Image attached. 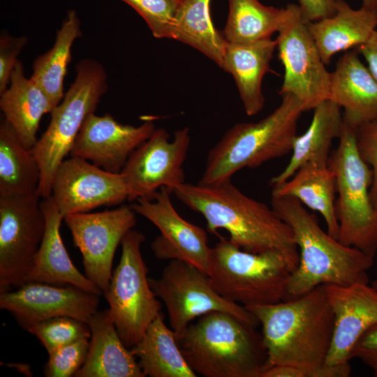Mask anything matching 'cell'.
Segmentation results:
<instances>
[{
	"mask_svg": "<svg viewBox=\"0 0 377 377\" xmlns=\"http://www.w3.org/2000/svg\"><path fill=\"white\" fill-rule=\"evenodd\" d=\"M131 351L138 358L145 376H197L184 357L175 333L165 324L162 313L148 326L142 339Z\"/></svg>",
	"mask_w": 377,
	"mask_h": 377,
	"instance_id": "cell-28",
	"label": "cell"
},
{
	"mask_svg": "<svg viewBox=\"0 0 377 377\" xmlns=\"http://www.w3.org/2000/svg\"><path fill=\"white\" fill-rule=\"evenodd\" d=\"M0 107L23 145L32 149L43 116L55 107L45 91L31 78L25 77L18 60L12 72L10 86L1 94Z\"/></svg>",
	"mask_w": 377,
	"mask_h": 377,
	"instance_id": "cell-25",
	"label": "cell"
},
{
	"mask_svg": "<svg viewBox=\"0 0 377 377\" xmlns=\"http://www.w3.org/2000/svg\"><path fill=\"white\" fill-rule=\"evenodd\" d=\"M343 126V112L334 102L327 99L313 109V115L306 131L293 141L292 156L285 168L270 180L271 185L280 184L290 179L304 164L312 162L328 165L332 142L339 138Z\"/></svg>",
	"mask_w": 377,
	"mask_h": 377,
	"instance_id": "cell-26",
	"label": "cell"
},
{
	"mask_svg": "<svg viewBox=\"0 0 377 377\" xmlns=\"http://www.w3.org/2000/svg\"><path fill=\"white\" fill-rule=\"evenodd\" d=\"M334 314V327L326 364H349L360 337L377 323V289L369 283L324 285Z\"/></svg>",
	"mask_w": 377,
	"mask_h": 377,
	"instance_id": "cell-19",
	"label": "cell"
},
{
	"mask_svg": "<svg viewBox=\"0 0 377 377\" xmlns=\"http://www.w3.org/2000/svg\"><path fill=\"white\" fill-rule=\"evenodd\" d=\"M291 273L277 251L248 252L224 237L211 248L208 275L214 288L244 307L283 301Z\"/></svg>",
	"mask_w": 377,
	"mask_h": 377,
	"instance_id": "cell-6",
	"label": "cell"
},
{
	"mask_svg": "<svg viewBox=\"0 0 377 377\" xmlns=\"http://www.w3.org/2000/svg\"><path fill=\"white\" fill-rule=\"evenodd\" d=\"M276 40L271 38L247 43H227L223 71L233 77L244 112L251 117L265 105L262 83L269 66Z\"/></svg>",
	"mask_w": 377,
	"mask_h": 377,
	"instance_id": "cell-23",
	"label": "cell"
},
{
	"mask_svg": "<svg viewBox=\"0 0 377 377\" xmlns=\"http://www.w3.org/2000/svg\"><path fill=\"white\" fill-rule=\"evenodd\" d=\"M355 50L364 59L367 66L377 80V29L364 43Z\"/></svg>",
	"mask_w": 377,
	"mask_h": 377,
	"instance_id": "cell-40",
	"label": "cell"
},
{
	"mask_svg": "<svg viewBox=\"0 0 377 377\" xmlns=\"http://www.w3.org/2000/svg\"><path fill=\"white\" fill-rule=\"evenodd\" d=\"M149 281L166 306L170 328L176 337L195 318L212 311L231 313L255 327L259 324L246 307L219 295L209 275L188 263L171 260L159 278H149Z\"/></svg>",
	"mask_w": 377,
	"mask_h": 377,
	"instance_id": "cell-10",
	"label": "cell"
},
{
	"mask_svg": "<svg viewBox=\"0 0 377 377\" xmlns=\"http://www.w3.org/2000/svg\"><path fill=\"white\" fill-rule=\"evenodd\" d=\"M226 312L212 311L177 337L187 364L205 377H260L269 367L262 334Z\"/></svg>",
	"mask_w": 377,
	"mask_h": 377,
	"instance_id": "cell-4",
	"label": "cell"
},
{
	"mask_svg": "<svg viewBox=\"0 0 377 377\" xmlns=\"http://www.w3.org/2000/svg\"><path fill=\"white\" fill-rule=\"evenodd\" d=\"M355 130L343 121L339 145L328 161L338 193L335 200L339 228L337 239L374 258L377 253V209L370 198L372 172L357 150Z\"/></svg>",
	"mask_w": 377,
	"mask_h": 377,
	"instance_id": "cell-7",
	"label": "cell"
},
{
	"mask_svg": "<svg viewBox=\"0 0 377 377\" xmlns=\"http://www.w3.org/2000/svg\"><path fill=\"white\" fill-rule=\"evenodd\" d=\"M260 377H306L300 369L286 364L271 366L265 369Z\"/></svg>",
	"mask_w": 377,
	"mask_h": 377,
	"instance_id": "cell-41",
	"label": "cell"
},
{
	"mask_svg": "<svg viewBox=\"0 0 377 377\" xmlns=\"http://www.w3.org/2000/svg\"><path fill=\"white\" fill-rule=\"evenodd\" d=\"M246 308L262 326L269 367L293 366L302 370L306 377L350 375V364H326L334 314L324 285L295 299Z\"/></svg>",
	"mask_w": 377,
	"mask_h": 377,
	"instance_id": "cell-1",
	"label": "cell"
},
{
	"mask_svg": "<svg viewBox=\"0 0 377 377\" xmlns=\"http://www.w3.org/2000/svg\"><path fill=\"white\" fill-rule=\"evenodd\" d=\"M211 0H180L173 39L202 53L223 69L227 42L214 27Z\"/></svg>",
	"mask_w": 377,
	"mask_h": 377,
	"instance_id": "cell-30",
	"label": "cell"
},
{
	"mask_svg": "<svg viewBox=\"0 0 377 377\" xmlns=\"http://www.w3.org/2000/svg\"><path fill=\"white\" fill-rule=\"evenodd\" d=\"M362 7L377 12V0H362Z\"/></svg>",
	"mask_w": 377,
	"mask_h": 377,
	"instance_id": "cell-42",
	"label": "cell"
},
{
	"mask_svg": "<svg viewBox=\"0 0 377 377\" xmlns=\"http://www.w3.org/2000/svg\"><path fill=\"white\" fill-rule=\"evenodd\" d=\"M145 21L157 38L173 39L180 0H121Z\"/></svg>",
	"mask_w": 377,
	"mask_h": 377,
	"instance_id": "cell-34",
	"label": "cell"
},
{
	"mask_svg": "<svg viewBox=\"0 0 377 377\" xmlns=\"http://www.w3.org/2000/svg\"><path fill=\"white\" fill-rule=\"evenodd\" d=\"M171 194L165 187H162L152 200L138 198L131 207L159 230L160 235L151 244L157 258L182 260L208 274L211 247L207 232L179 215L172 204Z\"/></svg>",
	"mask_w": 377,
	"mask_h": 377,
	"instance_id": "cell-16",
	"label": "cell"
},
{
	"mask_svg": "<svg viewBox=\"0 0 377 377\" xmlns=\"http://www.w3.org/2000/svg\"><path fill=\"white\" fill-rule=\"evenodd\" d=\"M171 193L205 218L209 232L218 235L223 229L240 249L256 253L277 251L292 272L297 267L299 249L290 226L272 207L244 194L231 179L209 185L184 182Z\"/></svg>",
	"mask_w": 377,
	"mask_h": 377,
	"instance_id": "cell-2",
	"label": "cell"
},
{
	"mask_svg": "<svg viewBox=\"0 0 377 377\" xmlns=\"http://www.w3.org/2000/svg\"><path fill=\"white\" fill-rule=\"evenodd\" d=\"M39 198L0 197V293L27 283L34 266L46 224Z\"/></svg>",
	"mask_w": 377,
	"mask_h": 377,
	"instance_id": "cell-12",
	"label": "cell"
},
{
	"mask_svg": "<svg viewBox=\"0 0 377 377\" xmlns=\"http://www.w3.org/2000/svg\"><path fill=\"white\" fill-rule=\"evenodd\" d=\"M40 182V168L31 149L4 119L0 126V197L38 194Z\"/></svg>",
	"mask_w": 377,
	"mask_h": 377,
	"instance_id": "cell-29",
	"label": "cell"
},
{
	"mask_svg": "<svg viewBox=\"0 0 377 377\" xmlns=\"http://www.w3.org/2000/svg\"><path fill=\"white\" fill-rule=\"evenodd\" d=\"M328 99L343 110V121L355 128L377 119V80L356 50L337 61L330 75Z\"/></svg>",
	"mask_w": 377,
	"mask_h": 377,
	"instance_id": "cell-20",
	"label": "cell"
},
{
	"mask_svg": "<svg viewBox=\"0 0 377 377\" xmlns=\"http://www.w3.org/2000/svg\"><path fill=\"white\" fill-rule=\"evenodd\" d=\"M156 129L153 119L138 126L122 124L110 114L91 113L86 118L70 151L112 173H120L132 152Z\"/></svg>",
	"mask_w": 377,
	"mask_h": 377,
	"instance_id": "cell-18",
	"label": "cell"
},
{
	"mask_svg": "<svg viewBox=\"0 0 377 377\" xmlns=\"http://www.w3.org/2000/svg\"><path fill=\"white\" fill-rule=\"evenodd\" d=\"M89 338H82L48 353L44 373L47 377L74 376L87 357Z\"/></svg>",
	"mask_w": 377,
	"mask_h": 377,
	"instance_id": "cell-35",
	"label": "cell"
},
{
	"mask_svg": "<svg viewBox=\"0 0 377 377\" xmlns=\"http://www.w3.org/2000/svg\"><path fill=\"white\" fill-rule=\"evenodd\" d=\"M272 187V195L296 198L304 206L319 212L326 223L327 232L338 239L339 228L335 213L336 179L328 165L306 163L287 181Z\"/></svg>",
	"mask_w": 377,
	"mask_h": 377,
	"instance_id": "cell-27",
	"label": "cell"
},
{
	"mask_svg": "<svg viewBox=\"0 0 377 377\" xmlns=\"http://www.w3.org/2000/svg\"><path fill=\"white\" fill-rule=\"evenodd\" d=\"M50 198L64 218L121 204L128 200V189L121 173L110 172L85 159L71 156L55 172Z\"/></svg>",
	"mask_w": 377,
	"mask_h": 377,
	"instance_id": "cell-15",
	"label": "cell"
},
{
	"mask_svg": "<svg viewBox=\"0 0 377 377\" xmlns=\"http://www.w3.org/2000/svg\"><path fill=\"white\" fill-rule=\"evenodd\" d=\"M42 200L40 207L45 217V230L27 283L71 285L103 295L102 291L73 265L60 234L63 216L50 197Z\"/></svg>",
	"mask_w": 377,
	"mask_h": 377,
	"instance_id": "cell-21",
	"label": "cell"
},
{
	"mask_svg": "<svg viewBox=\"0 0 377 377\" xmlns=\"http://www.w3.org/2000/svg\"><path fill=\"white\" fill-rule=\"evenodd\" d=\"M358 358L377 376V323L370 327L353 347L350 359Z\"/></svg>",
	"mask_w": 377,
	"mask_h": 377,
	"instance_id": "cell-38",
	"label": "cell"
},
{
	"mask_svg": "<svg viewBox=\"0 0 377 377\" xmlns=\"http://www.w3.org/2000/svg\"><path fill=\"white\" fill-rule=\"evenodd\" d=\"M276 38L278 56L284 68L280 95L292 94L304 111L313 110L328 99L330 75L298 5L286 7Z\"/></svg>",
	"mask_w": 377,
	"mask_h": 377,
	"instance_id": "cell-11",
	"label": "cell"
},
{
	"mask_svg": "<svg viewBox=\"0 0 377 377\" xmlns=\"http://www.w3.org/2000/svg\"><path fill=\"white\" fill-rule=\"evenodd\" d=\"M76 77L51 113L50 124L31 149L40 168L38 195H51L55 172L68 154L86 118L94 113L107 91V75L98 62L84 59L75 67Z\"/></svg>",
	"mask_w": 377,
	"mask_h": 377,
	"instance_id": "cell-8",
	"label": "cell"
},
{
	"mask_svg": "<svg viewBox=\"0 0 377 377\" xmlns=\"http://www.w3.org/2000/svg\"><path fill=\"white\" fill-rule=\"evenodd\" d=\"M82 36L80 21L75 10H69L57 32L52 47L38 56L33 64L30 78L47 95L54 106L64 98V81L71 61L73 42Z\"/></svg>",
	"mask_w": 377,
	"mask_h": 377,
	"instance_id": "cell-31",
	"label": "cell"
},
{
	"mask_svg": "<svg viewBox=\"0 0 377 377\" xmlns=\"http://www.w3.org/2000/svg\"><path fill=\"white\" fill-rule=\"evenodd\" d=\"M301 15L306 23L332 16L336 0H298Z\"/></svg>",
	"mask_w": 377,
	"mask_h": 377,
	"instance_id": "cell-39",
	"label": "cell"
},
{
	"mask_svg": "<svg viewBox=\"0 0 377 377\" xmlns=\"http://www.w3.org/2000/svg\"><path fill=\"white\" fill-rule=\"evenodd\" d=\"M307 27L327 66L337 53L355 49L369 39L377 29V12L354 9L344 0H336L332 16L308 22Z\"/></svg>",
	"mask_w": 377,
	"mask_h": 377,
	"instance_id": "cell-24",
	"label": "cell"
},
{
	"mask_svg": "<svg viewBox=\"0 0 377 377\" xmlns=\"http://www.w3.org/2000/svg\"><path fill=\"white\" fill-rule=\"evenodd\" d=\"M131 205L98 212L76 213L64 218L82 256L84 275L103 293L112 274L116 249L136 224Z\"/></svg>",
	"mask_w": 377,
	"mask_h": 377,
	"instance_id": "cell-14",
	"label": "cell"
},
{
	"mask_svg": "<svg viewBox=\"0 0 377 377\" xmlns=\"http://www.w3.org/2000/svg\"><path fill=\"white\" fill-rule=\"evenodd\" d=\"M303 112L297 98L284 94L280 105L265 118L235 124L208 153L198 183L209 185L231 179L243 168H257L290 153Z\"/></svg>",
	"mask_w": 377,
	"mask_h": 377,
	"instance_id": "cell-5",
	"label": "cell"
},
{
	"mask_svg": "<svg viewBox=\"0 0 377 377\" xmlns=\"http://www.w3.org/2000/svg\"><path fill=\"white\" fill-rule=\"evenodd\" d=\"M223 36L227 43H247L271 38L286 15V8L265 6L258 0H228Z\"/></svg>",
	"mask_w": 377,
	"mask_h": 377,
	"instance_id": "cell-32",
	"label": "cell"
},
{
	"mask_svg": "<svg viewBox=\"0 0 377 377\" xmlns=\"http://www.w3.org/2000/svg\"><path fill=\"white\" fill-rule=\"evenodd\" d=\"M191 144L189 128L184 127L170 135L156 128L151 135L130 155L121 171L128 189V200H152L161 188L170 193L185 182L183 168Z\"/></svg>",
	"mask_w": 377,
	"mask_h": 377,
	"instance_id": "cell-13",
	"label": "cell"
},
{
	"mask_svg": "<svg viewBox=\"0 0 377 377\" xmlns=\"http://www.w3.org/2000/svg\"><path fill=\"white\" fill-rule=\"evenodd\" d=\"M271 207L292 228L300 254L284 300L320 285L369 283L367 272L374 265L373 258L325 232L316 216L296 198L272 195Z\"/></svg>",
	"mask_w": 377,
	"mask_h": 377,
	"instance_id": "cell-3",
	"label": "cell"
},
{
	"mask_svg": "<svg viewBox=\"0 0 377 377\" xmlns=\"http://www.w3.org/2000/svg\"><path fill=\"white\" fill-rule=\"evenodd\" d=\"M145 235L131 230L121 241V256L104 294L118 334L127 348L143 337L148 326L161 313V304L152 290L149 269L141 253Z\"/></svg>",
	"mask_w": 377,
	"mask_h": 377,
	"instance_id": "cell-9",
	"label": "cell"
},
{
	"mask_svg": "<svg viewBox=\"0 0 377 377\" xmlns=\"http://www.w3.org/2000/svg\"><path fill=\"white\" fill-rule=\"evenodd\" d=\"M90 340L86 360L75 377H145L135 357L121 341L108 309L87 323Z\"/></svg>",
	"mask_w": 377,
	"mask_h": 377,
	"instance_id": "cell-22",
	"label": "cell"
},
{
	"mask_svg": "<svg viewBox=\"0 0 377 377\" xmlns=\"http://www.w3.org/2000/svg\"><path fill=\"white\" fill-rule=\"evenodd\" d=\"M355 142L360 156L371 170L370 198L377 209V119L356 128Z\"/></svg>",
	"mask_w": 377,
	"mask_h": 377,
	"instance_id": "cell-36",
	"label": "cell"
},
{
	"mask_svg": "<svg viewBox=\"0 0 377 377\" xmlns=\"http://www.w3.org/2000/svg\"><path fill=\"white\" fill-rule=\"evenodd\" d=\"M27 42L26 36L14 37L3 34L0 37V94L10 84L12 72L17 62V56Z\"/></svg>",
	"mask_w": 377,
	"mask_h": 377,
	"instance_id": "cell-37",
	"label": "cell"
},
{
	"mask_svg": "<svg viewBox=\"0 0 377 377\" xmlns=\"http://www.w3.org/2000/svg\"><path fill=\"white\" fill-rule=\"evenodd\" d=\"M100 295L76 286L27 282L0 293V308L25 330L48 319L71 317L86 323L98 311Z\"/></svg>",
	"mask_w": 377,
	"mask_h": 377,
	"instance_id": "cell-17",
	"label": "cell"
},
{
	"mask_svg": "<svg viewBox=\"0 0 377 377\" xmlns=\"http://www.w3.org/2000/svg\"><path fill=\"white\" fill-rule=\"evenodd\" d=\"M372 286L377 289V280L373 283Z\"/></svg>",
	"mask_w": 377,
	"mask_h": 377,
	"instance_id": "cell-43",
	"label": "cell"
},
{
	"mask_svg": "<svg viewBox=\"0 0 377 377\" xmlns=\"http://www.w3.org/2000/svg\"><path fill=\"white\" fill-rule=\"evenodd\" d=\"M27 331L39 339L47 353L91 335L87 323L67 316L42 321Z\"/></svg>",
	"mask_w": 377,
	"mask_h": 377,
	"instance_id": "cell-33",
	"label": "cell"
}]
</instances>
